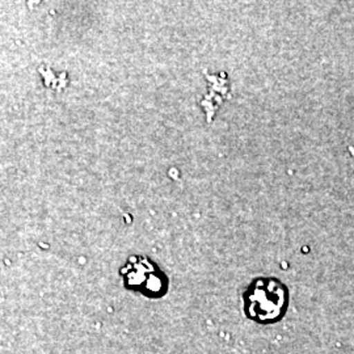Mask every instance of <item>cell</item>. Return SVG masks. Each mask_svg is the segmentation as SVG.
I'll return each mask as SVG.
<instances>
[{
  "label": "cell",
  "mask_w": 354,
  "mask_h": 354,
  "mask_svg": "<svg viewBox=\"0 0 354 354\" xmlns=\"http://www.w3.org/2000/svg\"><path fill=\"white\" fill-rule=\"evenodd\" d=\"M244 298L247 317L259 323L277 322L286 313L289 294L277 279H256L251 282Z\"/></svg>",
  "instance_id": "cell-1"
}]
</instances>
